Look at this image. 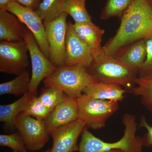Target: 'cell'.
Returning <instances> with one entry per match:
<instances>
[{
	"mask_svg": "<svg viewBox=\"0 0 152 152\" xmlns=\"http://www.w3.org/2000/svg\"><path fill=\"white\" fill-rule=\"evenodd\" d=\"M0 146L8 147L13 151L27 152L23 139L19 132L10 134L1 135Z\"/></svg>",
	"mask_w": 152,
	"mask_h": 152,
	"instance_id": "cell-26",
	"label": "cell"
},
{
	"mask_svg": "<svg viewBox=\"0 0 152 152\" xmlns=\"http://www.w3.org/2000/svg\"><path fill=\"white\" fill-rule=\"evenodd\" d=\"M79 119V107L76 98L66 96L44 121L50 135L58 128L73 122Z\"/></svg>",
	"mask_w": 152,
	"mask_h": 152,
	"instance_id": "cell-13",
	"label": "cell"
},
{
	"mask_svg": "<svg viewBox=\"0 0 152 152\" xmlns=\"http://www.w3.org/2000/svg\"><path fill=\"white\" fill-rule=\"evenodd\" d=\"M73 23L67 22L64 65H82L88 68L93 61L92 52L74 30Z\"/></svg>",
	"mask_w": 152,
	"mask_h": 152,
	"instance_id": "cell-11",
	"label": "cell"
},
{
	"mask_svg": "<svg viewBox=\"0 0 152 152\" xmlns=\"http://www.w3.org/2000/svg\"><path fill=\"white\" fill-rule=\"evenodd\" d=\"M68 15L63 12L49 23L44 22L49 47V59L57 68L64 65Z\"/></svg>",
	"mask_w": 152,
	"mask_h": 152,
	"instance_id": "cell-8",
	"label": "cell"
},
{
	"mask_svg": "<svg viewBox=\"0 0 152 152\" xmlns=\"http://www.w3.org/2000/svg\"><path fill=\"white\" fill-rule=\"evenodd\" d=\"M79 119L86 127L98 130L104 127L107 120L119 108L118 102L98 99L83 94L77 99Z\"/></svg>",
	"mask_w": 152,
	"mask_h": 152,
	"instance_id": "cell-5",
	"label": "cell"
},
{
	"mask_svg": "<svg viewBox=\"0 0 152 152\" xmlns=\"http://www.w3.org/2000/svg\"><path fill=\"white\" fill-rule=\"evenodd\" d=\"M72 26L78 35L91 49L93 55L103 51L101 43L104 30L100 28L92 22L75 23Z\"/></svg>",
	"mask_w": 152,
	"mask_h": 152,
	"instance_id": "cell-16",
	"label": "cell"
},
{
	"mask_svg": "<svg viewBox=\"0 0 152 152\" xmlns=\"http://www.w3.org/2000/svg\"><path fill=\"white\" fill-rule=\"evenodd\" d=\"M85 127L84 124L78 119L55 130L50 134L53 140L50 152L79 151L78 139Z\"/></svg>",
	"mask_w": 152,
	"mask_h": 152,
	"instance_id": "cell-12",
	"label": "cell"
},
{
	"mask_svg": "<svg viewBox=\"0 0 152 152\" xmlns=\"http://www.w3.org/2000/svg\"><path fill=\"white\" fill-rule=\"evenodd\" d=\"M125 130L122 137L115 142H107L95 137L85 127L79 144L80 152H108L118 149L124 152H143L142 138L136 135L137 125L133 115L126 114L122 118Z\"/></svg>",
	"mask_w": 152,
	"mask_h": 152,
	"instance_id": "cell-2",
	"label": "cell"
},
{
	"mask_svg": "<svg viewBox=\"0 0 152 152\" xmlns=\"http://www.w3.org/2000/svg\"><path fill=\"white\" fill-rule=\"evenodd\" d=\"M43 0H15V2L21 5L36 11Z\"/></svg>",
	"mask_w": 152,
	"mask_h": 152,
	"instance_id": "cell-29",
	"label": "cell"
},
{
	"mask_svg": "<svg viewBox=\"0 0 152 152\" xmlns=\"http://www.w3.org/2000/svg\"><path fill=\"white\" fill-rule=\"evenodd\" d=\"M15 2V0H0V9H5L12 3Z\"/></svg>",
	"mask_w": 152,
	"mask_h": 152,
	"instance_id": "cell-30",
	"label": "cell"
},
{
	"mask_svg": "<svg viewBox=\"0 0 152 152\" xmlns=\"http://www.w3.org/2000/svg\"><path fill=\"white\" fill-rule=\"evenodd\" d=\"M93 61L87 68L98 81L119 85L131 92L136 86L138 71L125 65L116 58L107 56L103 50L93 54Z\"/></svg>",
	"mask_w": 152,
	"mask_h": 152,
	"instance_id": "cell-3",
	"label": "cell"
},
{
	"mask_svg": "<svg viewBox=\"0 0 152 152\" xmlns=\"http://www.w3.org/2000/svg\"><path fill=\"white\" fill-rule=\"evenodd\" d=\"M108 152H123V151H121V150H120L115 149V150H112V151H109Z\"/></svg>",
	"mask_w": 152,
	"mask_h": 152,
	"instance_id": "cell-31",
	"label": "cell"
},
{
	"mask_svg": "<svg viewBox=\"0 0 152 152\" xmlns=\"http://www.w3.org/2000/svg\"><path fill=\"white\" fill-rule=\"evenodd\" d=\"M23 112L37 119L44 121L51 111L44 105L36 95L28 102Z\"/></svg>",
	"mask_w": 152,
	"mask_h": 152,
	"instance_id": "cell-25",
	"label": "cell"
},
{
	"mask_svg": "<svg viewBox=\"0 0 152 152\" xmlns=\"http://www.w3.org/2000/svg\"><path fill=\"white\" fill-rule=\"evenodd\" d=\"M121 19L115 34L103 47L107 56H115L137 41L152 39V0H133Z\"/></svg>",
	"mask_w": 152,
	"mask_h": 152,
	"instance_id": "cell-1",
	"label": "cell"
},
{
	"mask_svg": "<svg viewBox=\"0 0 152 152\" xmlns=\"http://www.w3.org/2000/svg\"><path fill=\"white\" fill-rule=\"evenodd\" d=\"M15 127L23 137L27 149L31 151L43 148L50 137L44 121L37 119L23 112L16 118Z\"/></svg>",
	"mask_w": 152,
	"mask_h": 152,
	"instance_id": "cell-7",
	"label": "cell"
},
{
	"mask_svg": "<svg viewBox=\"0 0 152 152\" xmlns=\"http://www.w3.org/2000/svg\"><path fill=\"white\" fill-rule=\"evenodd\" d=\"M24 41L27 46L32 66L29 91L31 92H37L41 82L53 73L57 68L44 55L34 35L27 28L25 29Z\"/></svg>",
	"mask_w": 152,
	"mask_h": 152,
	"instance_id": "cell-6",
	"label": "cell"
},
{
	"mask_svg": "<svg viewBox=\"0 0 152 152\" xmlns=\"http://www.w3.org/2000/svg\"><path fill=\"white\" fill-rule=\"evenodd\" d=\"M37 92L28 91L12 103L0 106V121L10 127H15V121L18 115L23 112L29 100Z\"/></svg>",
	"mask_w": 152,
	"mask_h": 152,
	"instance_id": "cell-18",
	"label": "cell"
},
{
	"mask_svg": "<svg viewBox=\"0 0 152 152\" xmlns=\"http://www.w3.org/2000/svg\"><path fill=\"white\" fill-rule=\"evenodd\" d=\"M99 82L82 65L58 67L43 80L46 87H55L62 90L67 96L77 99L90 85Z\"/></svg>",
	"mask_w": 152,
	"mask_h": 152,
	"instance_id": "cell-4",
	"label": "cell"
},
{
	"mask_svg": "<svg viewBox=\"0 0 152 152\" xmlns=\"http://www.w3.org/2000/svg\"><path fill=\"white\" fill-rule=\"evenodd\" d=\"M46 88L38 97L44 105L52 112L65 99L67 95L57 87Z\"/></svg>",
	"mask_w": 152,
	"mask_h": 152,
	"instance_id": "cell-24",
	"label": "cell"
},
{
	"mask_svg": "<svg viewBox=\"0 0 152 152\" xmlns=\"http://www.w3.org/2000/svg\"><path fill=\"white\" fill-rule=\"evenodd\" d=\"M146 45V58L138 72V77H142L152 75V39L145 40Z\"/></svg>",
	"mask_w": 152,
	"mask_h": 152,
	"instance_id": "cell-27",
	"label": "cell"
},
{
	"mask_svg": "<svg viewBox=\"0 0 152 152\" xmlns=\"http://www.w3.org/2000/svg\"><path fill=\"white\" fill-rule=\"evenodd\" d=\"M28 52L25 41L0 42V72L18 75L29 65Z\"/></svg>",
	"mask_w": 152,
	"mask_h": 152,
	"instance_id": "cell-9",
	"label": "cell"
},
{
	"mask_svg": "<svg viewBox=\"0 0 152 152\" xmlns=\"http://www.w3.org/2000/svg\"><path fill=\"white\" fill-rule=\"evenodd\" d=\"M133 0H107L100 15L102 20H107L112 17L121 18L128 10Z\"/></svg>",
	"mask_w": 152,
	"mask_h": 152,
	"instance_id": "cell-23",
	"label": "cell"
},
{
	"mask_svg": "<svg viewBox=\"0 0 152 152\" xmlns=\"http://www.w3.org/2000/svg\"><path fill=\"white\" fill-rule=\"evenodd\" d=\"M64 0H43L35 11L43 22L54 20L62 13V6Z\"/></svg>",
	"mask_w": 152,
	"mask_h": 152,
	"instance_id": "cell-22",
	"label": "cell"
},
{
	"mask_svg": "<svg viewBox=\"0 0 152 152\" xmlns=\"http://www.w3.org/2000/svg\"><path fill=\"white\" fill-rule=\"evenodd\" d=\"M18 17L32 33L42 51L49 58V47L43 21L35 11L21 5L16 2L5 9Z\"/></svg>",
	"mask_w": 152,
	"mask_h": 152,
	"instance_id": "cell-10",
	"label": "cell"
},
{
	"mask_svg": "<svg viewBox=\"0 0 152 152\" xmlns=\"http://www.w3.org/2000/svg\"><path fill=\"white\" fill-rule=\"evenodd\" d=\"M129 92L119 85L99 82L90 85L83 91V94L91 97L115 101H122L125 97V94Z\"/></svg>",
	"mask_w": 152,
	"mask_h": 152,
	"instance_id": "cell-17",
	"label": "cell"
},
{
	"mask_svg": "<svg viewBox=\"0 0 152 152\" xmlns=\"http://www.w3.org/2000/svg\"><path fill=\"white\" fill-rule=\"evenodd\" d=\"M135 83L131 93L140 96L143 105L152 113V75L137 77Z\"/></svg>",
	"mask_w": 152,
	"mask_h": 152,
	"instance_id": "cell-21",
	"label": "cell"
},
{
	"mask_svg": "<svg viewBox=\"0 0 152 152\" xmlns=\"http://www.w3.org/2000/svg\"><path fill=\"white\" fill-rule=\"evenodd\" d=\"M23 24L14 14L5 9H0V41H24L26 28Z\"/></svg>",
	"mask_w": 152,
	"mask_h": 152,
	"instance_id": "cell-14",
	"label": "cell"
},
{
	"mask_svg": "<svg viewBox=\"0 0 152 152\" xmlns=\"http://www.w3.org/2000/svg\"><path fill=\"white\" fill-rule=\"evenodd\" d=\"M29 71H23L13 80L0 84V94L23 96L29 91L31 81Z\"/></svg>",
	"mask_w": 152,
	"mask_h": 152,
	"instance_id": "cell-19",
	"label": "cell"
},
{
	"mask_svg": "<svg viewBox=\"0 0 152 152\" xmlns=\"http://www.w3.org/2000/svg\"><path fill=\"white\" fill-rule=\"evenodd\" d=\"M51 148L48 149L46 151H44L43 152H50ZM13 152H18L16 151H14Z\"/></svg>",
	"mask_w": 152,
	"mask_h": 152,
	"instance_id": "cell-32",
	"label": "cell"
},
{
	"mask_svg": "<svg viewBox=\"0 0 152 152\" xmlns=\"http://www.w3.org/2000/svg\"><path fill=\"white\" fill-rule=\"evenodd\" d=\"M139 128H145L147 132L142 137L143 146L150 147L152 146V126H150L147 123L145 118L144 116H142L140 120Z\"/></svg>",
	"mask_w": 152,
	"mask_h": 152,
	"instance_id": "cell-28",
	"label": "cell"
},
{
	"mask_svg": "<svg viewBox=\"0 0 152 152\" xmlns=\"http://www.w3.org/2000/svg\"><path fill=\"white\" fill-rule=\"evenodd\" d=\"M86 0H64L62 6L63 12L66 13L75 23L92 22V18L86 8Z\"/></svg>",
	"mask_w": 152,
	"mask_h": 152,
	"instance_id": "cell-20",
	"label": "cell"
},
{
	"mask_svg": "<svg viewBox=\"0 0 152 152\" xmlns=\"http://www.w3.org/2000/svg\"><path fill=\"white\" fill-rule=\"evenodd\" d=\"M146 56L145 40H142L129 45L114 57L128 67L139 72Z\"/></svg>",
	"mask_w": 152,
	"mask_h": 152,
	"instance_id": "cell-15",
	"label": "cell"
}]
</instances>
